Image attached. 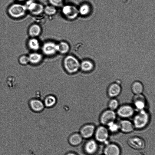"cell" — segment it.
<instances>
[{
    "label": "cell",
    "instance_id": "1",
    "mask_svg": "<svg viewBox=\"0 0 155 155\" xmlns=\"http://www.w3.org/2000/svg\"><path fill=\"white\" fill-rule=\"evenodd\" d=\"M27 11L25 5L19 3L11 4L7 10L9 16L14 19H19L23 17L25 15Z\"/></svg>",
    "mask_w": 155,
    "mask_h": 155
},
{
    "label": "cell",
    "instance_id": "2",
    "mask_svg": "<svg viewBox=\"0 0 155 155\" xmlns=\"http://www.w3.org/2000/svg\"><path fill=\"white\" fill-rule=\"evenodd\" d=\"M150 120L149 113L144 109L139 110L133 119V125L137 129H141L145 127Z\"/></svg>",
    "mask_w": 155,
    "mask_h": 155
},
{
    "label": "cell",
    "instance_id": "3",
    "mask_svg": "<svg viewBox=\"0 0 155 155\" xmlns=\"http://www.w3.org/2000/svg\"><path fill=\"white\" fill-rule=\"evenodd\" d=\"M63 64L66 70L70 73L76 72L80 68V63L75 57L72 55H67L65 58Z\"/></svg>",
    "mask_w": 155,
    "mask_h": 155
},
{
    "label": "cell",
    "instance_id": "4",
    "mask_svg": "<svg viewBox=\"0 0 155 155\" xmlns=\"http://www.w3.org/2000/svg\"><path fill=\"white\" fill-rule=\"evenodd\" d=\"M25 5L27 11L33 15H39L44 12V8L43 5L32 0L28 1Z\"/></svg>",
    "mask_w": 155,
    "mask_h": 155
},
{
    "label": "cell",
    "instance_id": "5",
    "mask_svg": "<svg viewBox=\"0 0 155 155\" xmlns=\"http://www.w3.org/2000/svg\"><path fill=\"white\" fill-rule=\"evenodd\" d=\"M62 12L63 15L70 20L75 19L79 14L78 8L74 6L69 5L63 7Z\"/></svg>",
    "mask_w": 155,
    "mask_h": 155
},
{
    "label": "cell",
    "instance_id": "6",
    "mask_svg": "<svg viewBox=\"0 0 155 155\" xmlns=\"http://www.w3.org/2000/svg\"><path fill=\"white\" fill-rule=\"evenodd\" d=\"M116 117V114L114 110L108 109L104 111L101 115L100 121L101 124L107 126L114 122Z\"/></svg>",
    "mask_w": 155,
    "mask_h": 155
},
{
    "label": "cell",
    "instance_id": "7",
    "mask_svg": "<svg viewBox=\"0 0 155 155\" xmlns=\"http://www.w3.org/2000/svg\"><path fill=\"white\" fill-rule=\"evenodd\" d=\"M42 51L45 55H53L58 52L57 44L52 41L46 42L42 46Z\"/></svg>",
    "mask_w": 155,
    "mask_h": 155
},
{
    "label": "cell",
    "instance_id": "8",
    "mask_svg": "<svg viewBox=\"0 0 155 155\" xmlns=\"http://www.w3.org/2000/svg\"><path fill=\"white\" fill-rule=\"evenodd\" d=\"M134 112V108L129 105H122L118 108L117 113L120 117L128 118L132 116Z\"/></svg>",
    "mask_w": 155,
    "mask_h": 155
},
{
    "label": "cell",
    "instance_id": "9",
    "mask_svg": "<svg viewBox=\"0 0 155 155\" xmlns=\"http://www.w3.org/2000/svg\"><path fill=\"white\" fill-rule=\"evenodd\" d=\"M129 145L133 148L140 150L144 149L145 143L143 139L138 137H134L130 138L128 140Z\"/></svg>",
    "mask_w": 155,
    "mask_h": 155
},
{
    "label": "cell",
    "instance_id": "10",
    "mask_svg": "<svg viewBox=\"0 0 155 155\" xmlns=\"http://www.w3.org/2000/svg\"><path fill=\"white\" fill-rule=\"evenodd\" d=\"M109 134L108 130L103 126L99 127L95 133L96 140L101 142H104L107 139Z\"/></svg>",
    "mask_w": 155,
    "mask_h": 155
},
{
    "label": "cell",
    "instance_id": "11",
    "mask_svg": "<svg viewBox=\"0 0 155 155\" xmlns=\"http://www.w3.org/2000/svg\"><path fill=\"white\" fill-rule=\"evenodd\" d=\"M134 104L135 108L139 110L144 109L146 106V99L141 94H135L133 98Z\"/></svg>",
    "mask_w": 155,
    "mask_h": 155
},
{
    "label": "cell",
    "instance_id": "12",
    "mask_svg": "<svg viewBox=\"0 0 155 155\" xmlns=\"http://www.w3.org/2000/svg\"><path fill=\"white\" fill-rule=\"evenodd\" d=\"M119 125V129L122 132L125 133H129L132 132L134 127L133 123L127 120H121Z\"/></svg>",
    "mask_w": 155,
    "mask_h": 155
},
{
    "label": "cell",
    "instance_id": "13",
    "mask_svg": "<svg viewBox=\"0 0 155 155\" xmlns=\"http://www.w3.org/2000/svg\"><path fill=\"white\" fill-rule=\"evenodd\" d=\"M95 129V127L93 125H86L82 128L81 130V135L84 138H89L94 134Z\"/></svg>",
    "mask_w": 155,
    "mask_h": 155
},
{
    "label": "cell",
    "instance_id": "14",
    "mask_svg": "<svg viewBox=\"0 0 155 155\" xmlns=\"http://www.w3.org/2000/svg\"><path fill=\"white\" fill-rule=\"evenodd\" d=\"M105 155H120V150L116 145L110 144L106 146L104 150Z\"/></svg>",
    "mask_w": 155,
    "mask_h": 155
},
{
    "label": "cell",
    "instance_id": "15",
    "mask_svg": "<svg viewBox=\"0 0 155 155\" xmlns=\"http://www.w3.org/2000/svg\"><path fill=\"white\" fill-rule=\"evenodd\" d=\"M121 91L120 86L119 83H114L111 84L108 89L109 96L112 97H115L120 94Z\"/></svg>",
    "mask_w": 155,
    "mask_h": 155
},
{
    "label": "cell",
    "instance_id": "16",
    "mask_svg": "<svg viewBox=\"0 0 155 155\" xmlns=\"http://www.w3.org/2000/svg\"><path fill=\"white\" fill-rule=\"evenodd\" d=\"M29 105L31 109L35 111H40L43 110L45 105L41 101L37 99H32L29 102Z\"/></svg>",
    "mask_w": 155,
    "mask_h": 155
},
{
    "label": "cell",
    "instance_id": "17",
    "mask_svg": "<svg viewBox=\"0 0 155 155\" xmlns=\"http://www.w3.org/2000/svg\"><path fill=\"white\" fill-rule=\"evenodd\" d=\"M97 143L93 140H91L87 141L85 146V149L86 152L90 154L94 153L97 151Z\"/></svg>",
    "mask_w": 155,
    "mask_h": 155
},
{
    "label": "cell",
    "instance_id": "18",
    "mask_svg": "<svg viewBox=\"0 0 155 155\" xmlns=\"http://www.w3.org/2000/svg\"><path fill=\"white\" fill-rule=\"evenodd\" d=\"M41 31L40 26L38 24H34L31 25L29 28L28 33L31 38H36L41 34Z\"/></svg>",
    "mask_w": 155,
    "mask_h": 155
},
{
    "label": "cell",
    "instance_id": "19",
    "mask_svg": "<svg viewBox=\"0 0 155 155\" xmlns=\"http://www.w3.org/2000/svg\"><path fill=\"white\" fill-rule=\"evenodd\" d=\"M29 63L33 64H37L40 62L42 59V55L39 53L33 52L28 56Z\"/></svg>",
    "mask_w": 155,
    "mask_h": 155
},
{
    "label": "cell",
    "instance_id": "20",
    "mask_svg": "<svg viewBox=\"0 0 155 155\" xmlns=\"http://www.w3.org/2000/svg\"><path fill=\"white\" fill-rule=\"evenodd\" d=\"M57 51L62 54H64L68 52L70 50L69 45L65 41H61L57 44Z\"/></svg>",
    "mask_w": 155,
    "mask_h": 155
},
{
    "label": "cell",
    "instance_id": "21",
    "mask_svg": "<svg viewBox=\"0 0 155 155\" xmlns=\"http://www.w3.org/2000/svg\"><path fill=\"white\" fill-rule=\"evenodd\" d=\"M28 45L29 48L32 50L36 51L40 48L39 41L35 38H31L28 41Z\"/></svg>",
    "mask_w": 155,
    "mask_h": 155
},
{
    "label": "cell",
    "instance_id": "22",
    "mask_svg": "<svg viewBox=\"0 0 155 155\" xmlns=\"http://www.w3.org/2000/svg\"><path fill=\"white\" fill-rule=\"evenodd\" d=\"M94 67L93 63L89 60H84L80 63V68L85 72H89L92 71Z\"/></svg>",
    "mask_w": 155,
    "mask_h": 155
},
{
    "label": "cell",
    "instance_id": "23",
    "mask_svg": "<svg viewBox=\"0 0 155 155\" xmlns=\"http://www.w3.org/2000/svg\"><path fill=\"white\" fill-rule=\"evenodd\" d=\"M132 90L135 94H141L143 91V86L141 82L135 81L132 85Z\"/></svg>",
    "mask_w": 155,
    "mask_h": 155
},
{
    "label": "cell",
    "instance_id": "24",
    "mask_svg": "<svg viewBox=\"0 0 155 155\" xmlns=\"http://www.w3.org/2000/svg\"><path fill=\"white\" fill-rule=\"evenodd\" d=\"M56 101V99L54 96L49 95L45 98L44 104L45 106L47 107H51L55 104Z\"/></svg>",
    "mask_w": 155,
    "mask_h": 155
},
{
    "label": "cell",
    "instance_id": "25",
    "mask_svg": "<svg viewBox=\"0 0 155 155\" xmlns=\"http://www.w3.org/2000/svg\"><path fill=\"white\" fill-rule=\"evenodd\" d=\"M82 141V137L78 134H76L71 136L69 141L70 143L73 145L79 144Z\"/></svg>",
    "mask_w": 155,
    "mask_h": 155
},
{
    "label": "cell",
    "instance_id": "26",
    "mask_svg": "<svg viewBox=\"0 0 155 155\" xmlns=\"http://www.w3.org/2000/svg\"><path fill=\"white\" fill-rule=\"evenodd\" d=\"M44 12L47 15H52L55 14L57 12L55 7L52 5H48L44 8Z\"/></svg>",
    "mask_w": 155,
    "mask_h": 155
},
{
    "label": "cell",
    "instance_id": "27",
    "mask_svg": "<svg viewBox=\"0 0 155 155\" xmlns=\"http://www.w3.org/2000/svg\"><path fill=\"white\" fill-rule=\"evenodd\" d=\"M79 14L82 15H87L89 11V8L88 5L86 4L81 5L78 9Z\"/></svg>",
    "mask_w": 155,
    "mask_h": 155
},
{
    "label": "cell",
    "instance_id": "28",
    "mask_svg": "<svg viewBox=\"0 0 155 155\" xmlns=\"http://www.w3.org/2000/svg\"><path fill=\"white\" fill-rule=\"evenodd\" d=\"M119 105V102L116 99H112L111 100L108 104V107L109 109L114 111L118 108Z\"/></svg>",
    "mask_w": 155,
    "mask_h": 155
},
{
    "label": "cell",
    "instance_id": "29",
    "mask_svg": "<svg viewBox=\"0 0 155 155\" xmlns=\"http://www.w3.org/2000/svg\"><path fill=\"white\" fill-rule=\"evenodd\" d=\"M18 62L21 65H25L29 63V60L28 56L23 55L20 56L18 59Z\"/></svg>",
    "mask_w": 155,
    "mask_h": 155
},
{
    "label": "cell",
    "instance_id": "30",
    "mask_svg": "<svg viewBox=\"0 0 155 155\" xmlns=\"http://www.w3.org/2000/svg\"><path fill=\"white\" fill-rule=\"evenodd\" d=\"M107 126L109 127V129L112 132L117 131L119 129V125L114 122L110 123Z\"/></svg>",
    "mask_w": 155,
    "mask_h": 155
},
{
    "label": "cell",
    "instance_id": "31",
    "mask_svg": "<svg viewBox=\"0 0 155 155\" xmlns=\"http://www.w3.org/2000/svg\"><path fill=\"white\" fill-rule=\"evenodd\" d=\"M49 1L51 5L55 7L61 6L63 2V0H49Z\"/></svg>",
    "mask_w": 155,
    "mask_h": 155
},
{
    "label": "cell",
    "instance_id": "32",
    "mask_svg": "<svg viewBox=\"0 0 155 155\" xmlns=\"http://www.w3.org/2000/svg\"><path fill=\"white\" fill-rule=\"evenodd\" d=\"M67 155H76V154L73 153H69Z\"/></svg>",
    "mask_w": 155,
    "mask_h": 155
},
{
    "label": "cell",
    "instance_id": "33",
    "mask_svg": "<svg viewBox=\"0 0 155 155\" xmlns=\"http://www.w3.org/2000/svg\"><path fill=\"white\" fill-rule=\"evenodd\" d=\"M16 0L18 2H22L24 1L25 0Z\"/></svg>",
    "mask_w": 155,
    "mask_h": 155
}]
</instances>
